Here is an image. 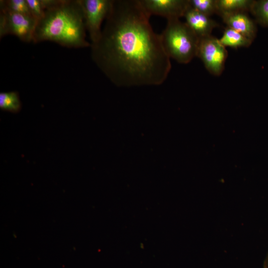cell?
Returning a JSON list of instances; mask_svg holds the SVG:
<instances>
[{
    "mask_svg": "<svg viewBox=\"0 0 268 268\" xmlns=\"http://www.w3.org/2000/svg\"><path fill=\"white\" fill-rule=\"evenodd\" d=\"M139 0H113L99 40L91 44L92 60L118 85L159 84L171 68L160 34Z\"/></svg>",
    "mask_w": 268,
    "mask_h": 268,
    "instance_id": "cell-1",
    "label": "cell"
},
{
    "mask_svg": "<svg viewBox=\"0 0 268 268\" xmlns=\"http://www.w3.org/2000/svg\"><path fill=\"white\" fill-rule=\"evenodd\" d=\"M43 16L37 21L33 42L56 43L68 48L91 46L86 40V30L80 0H42Z\"/></svg>",
    "mask_w": 268,
    "mask_h": 268,
    "instance_id": "cell-2",
    "label": "cell"
},
{
    "mask_svg": "<svg viewBox=\"0 0 268 268\" xmlns=\"http://www.w3.org/2000/svg\"><path fill=\"white\" fill-rule=\"evenodd\" d=\"M160 35L170 58L186 64L197 57L200 38L186 22L179 19L167 20L165 29Z\"/></svg>",
    "mask_w": 268,
    "mask_h": 268,
    "instance_id": "cell-3",
    "label": "cell"
},
{
    "mask_svg": "<svg viewBox=\"0 0 268 268\" xmlns=\"http://www.w3.org/2000/svg\"><path fill=\"white\" fill-rule=\"evenodd\" d=\"M37 22L31 14L0 9V37L12 35L22 42H33Z\"/></svg>",
    "mask_w": 268,
    "mask_h": 268,
    "instance_id": "cell-4",
    "label": "cell"
},
{
    "mask_svg": "<svg viewBox=\"0 0 268 268\" xmlns=\"http://www.w3.org/2000/svg\"><path fill=\"white\" fill-rule=\"evenodd\" d=\"M227 56L226 47L215 37L210 35L200 39L197 57L201 59L211 74H221Z\"/></svg>",
    "mask_w": 268,
    "mask_h": 268,
    "instance_id": "cell-5",
    "label": "cell"
},
{
    "mask_svg": "<svg viewBox=\"0 0 268 268\" xmlns=\"http://www.w3.org/2000/svg\"><path fill=\"white\" fill-rule=\"evenodd\" d=\"M86 30L91 44L96 42L101 34V25L111 9L113 0H80Z\"/></svg>",
    "mask_w": 268,
    "mask_h": 268,
    "instance_id": "cell-6",
    "label": "cell"
},
{
    "mask_svg": "<svg viewBox=\"0 0 268 268\" xmlns=\"http://www.w3.org/2000/svg\"><path fill=\"white\" fill-rule=\"evenodd\" d=\"M139 1L148 15H159L167 20L184 17L190 6L189 0H139Z\"/></svg>",
    "mask_w": 268,
    "mask_h": 268,
    "instance_id": "cell-7",
    "label": "cell"
},
{
    "mask_svg": "<svg viewBox=\"0 0 268 268\" xmlns=\"http://www.w3.org/2000/svg\"><path fill=\"white\" fill-rule=\"evenodd\" d=\"M184 17L186 23L200 39L211 35L219 24L214 20L192 8L190 5Z\"/></svg>",
    "mask_w": 268,
    "mask_h": 268,
    "instance_id": "cell-8",
    "label": "cell"
},
{
    "mask_svg": "<svg viewBox=\"0 0 268 268\" xmlns=\"http://www.w3.org/2000/svg\"><path fill=\"white\" fill-rule=\"evenodd\" d=\"M221 17L227 27L239 32L254 41L257 35V28L255 22L249 17L246 12L225 14Z\"/></svg>",
    "mask_w": 268,
    "mask_h": 268,
    "instance_id": "cell-9",
    "label": "cell"
},
{
    "mask_svg": "<svg viewBox=\"0 0 268 268\" xmlns=\"http://www.w3.org/2000/svg\"><path fill=\"white\" fill-rule=\"evenodd\" d=\"M253 0H216L217 14L246 12L251 10Z\"/></svg>",
    "mask_w": 268,
    "mask_h": 268,
    "instance_id": "cell-10",
    "label": "cell"
},
{
    "mask_svg": "<svg viewBox=\"0 0 268 268\" xmlns=\"http://www.w3.org/2000/svg\"><path fill=\"white\" fill-rule=\"evenodd\" d=\"M219 41L224 47L233 48L248 47L253 43L241 33L228 27L225 29Z\"/></svg>",
    "mask_w": 268,
    "mask_h": 268,
    "instance_id": "cell-11",
    "label": "cell"
},
{
    "mask_svg": "<svg viewBox=\"0 0 268 268\" xmlns=\"http://www.w3.org/2000/svg\"><path fill=\"white\" fill-rule=\"evenodd\" d=\"M22 104L19 93L16 91L0 93V108L5 111L17 113L21 110Z\"/></svg>",
    "mask_w": 268,
    "mask_h": 268,
    "instance_id": "cell-12",
    "label": "cell"
},
{
    "mask_svg": "<svg viewBox=\"0 0 268 268\" xmlns=\"http://www.w3.org/2000/svg\"><path fill=\"white\" fill-rule=\"evenodd\" d=\"M250 12L258 23L268 27V0H254Z\"/></svg>",
    "mask_w": 268,
    "mask_h": 268,
    "instance_id": "cell-13",
    "label": "cell"
},
{
    "mask_svg": "<svg viewBox=\"0 0 268 268\" xmlns=\"http://www.w3.org/2000/svg\"><path fill=\"white\" fill-rule=\"evenodd\" d=\"M190 6L208 16L217 13L216 0H189Z\"/></svg>",
    "mask_w": 268,
    "mask_h": 268,
    "instance_id": "cell-14",
    "label": "cell"
},
{
    "mask_svg": "<svg viewBox=\"0 0 268 268\" xmlns=\"http://www.w3.org/2000/svg\"><path fill=\"white\" fill-rule=\"evenodd\" d=\"M0 9L15 13L30 14L26 0H1Z\"/></svg>",
    "mask_w": 268,
    "mask_h": 268,
    "instance_id": "cell-15",
    "label": "cell"
},
{
    "mask_svg": "<svg viewBox=\"0 0 268 268\" xmlns=\"http://www.w3.org/2000/svg\"><path fill=\"white\" fill-rule=\"evenodd\" d=\"M30 14L37 21L44 15L45 7L42 0H26Z\"/></svg>",
    "mask_w": 268,
    "mask_h": 268,
    "instance_id": "cell-16",
    "label": "cell"
},
{
    "mask_svg": "<svg viewBox=\"0 0 268 268\" xmlns=\"http://www.w3.org/2000/svg\"><path fill=\"white\" fill-rule=\"evenodd\" d=\"M264 268H268V253L264 261Z\"/></svg>",
    "mask_w": 268,
    "mask_h": 268,
    "instance_id": "cell-17",
    "label": "cell"
}]
</instances>
